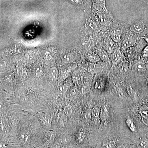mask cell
<instances>
[{
    "mask_svg": "<svg viewBox=\"0 0 148 148\" xmlns=\"http://www.w3.org/2000/svg\"><path fill=\"white\" fill-rule=\"evenodd\" d=\"M77 65L75 63L66 64L63 66L59 71L58 81V83L64 81L70 76V74L76 70Z\"/></svg>",
    "mask_w": 148,
    "mask_h": 148,
    "instance_id": "6da1fadb",
    "label": "cell"
},
{
    "mask_svg": "<svg viewBox=\"0 0 148 148\" xmlns=\"http://www.w3.org/2000/svg\"><path fill=\"white\" fill-rule=\"evenodd\" d=\"M111 55L112 66H116L121 62L123 58V54L119 47L116 48Z\"/></svg>",
    "mask_w": 148,
    "mask_h": 148,
    "instance_id": "7a4b0ae2",
    "label": "cell"
},
{
    "mask_svg": "<svg viewBox=\"0 0 148 148\" xmlns=\"http://www.w3.org/2000/svg\"><path fill=\"white\" fill-rule=\"evenodd\" d=\"M137 42V39L133 36H128L125 38L122 41L121 46L123 50H125L135 46Z\"/></svg>",
    "mask_w": 148,
    "mask_h": 148,
    "instance_id": "3957f363",
    "label": "cell"
},
{
    "mask_svg": "<svg viewBox=\"0 0 148 148\" xmlns=\"http://www.w3.org/2000/svg\"><path fill=\"white\" fill-rule=\"evenodd\" d=\"M145 27V25L143 21H139L132 24L130 27V30L132 33L140 34L144 32Z\"/></svg>",
    "mask_w": 148,
    "mask_h": 148,
    "instance_id": "277c9868",
    "label": "cell"
},
{
    "mask_svg": "<svg viewBox=\"0 0 148 148\" xmlns=\"http://www.w3.org/2000/svg\"><path fill=\"white\" fill-rule=\"evenodd\" d=\"M95 53H97L101 59L104 62L110 61L108 54L101 45H98L95 47Z\"/></svg>",
    "mask_w": 148,
    "mask_h": 148,
    "instance_id": "5b68a950",
    "label": "cell"
},
{
    "mask_svg": "<svg viewBox=\"0 0 148 148\" xmlns=\"http://www.w3.org/2000/svg\"><path fill=\"white\" fill-rule=\"evenodd\" d=\"M93 8L98 11L108 12L106 7V0H92Z\"/></svg>",
    "mask_w": 148,
    "mask_h": 148,
    "instance_id": "8992f818",
    "label": "cell"
},
{
    "mask_svg": "<svg viewBox=\"0 0 148 148\" xmlns=\"http://www.w3.org/2000/svg\"><path fill=\"white\" fill-rule=\"evenodd\" d=\"M147 69V67L145 63L138 62L133 64L131 70L133 73L137 74H142L145 73Z\"/></svg>",
    "mask_w": 148,
    "mask_h": 148,
    "instance_id": "52a82bcc",
    "label": "cell"
},
{
    "mask_svg": "<svg viewBox=\"0 0 148 148\" xmlns=\"http://www.w3.org/2000/svg\"><path fill=\"white\" fill-rule=\"evenodd\" d=\"M110 115V109L108 105H104L101 107L100 111V118L101 123L105 122L108 119Z\"/></svg>",
    "mask_w": 148,
    "mask_h": 148,
    "instance_id": "ba28073f",
    "label": "cell"
},
{
    "mask_svg": "<svg viewBox=\"0 0 148 148\" xmlns=\"http://www.w3.org/2000/svg\"><path fill=\"white\" fill-rule=\"evenodd\" d=\"M0 130L6 136H8L10 134V128L8 122L4 118L0 120Z\"/></svg>",
    "mask_w": 148,
    "mask_h": 148,
    "instance_id": "9c48e42d",
    "label": "cell"
},
{
    "mask_svg": "<svg viewBox=\"0 0 148 148\" xmlns=\"http://www.w3.org/2000/svg\"><path fill=\"white\" fill-rule=\"evenodd\" d=\"M105 45L106 51L110 54H112L116 48L115 46V42H114L110 38L106 39L105 40Z\"/></svg>",
    "mask_w": 148,
    "mask_h": 148,
    "instance_id": "30bf717a",
    "label": "cell"
},
{
    "mask_svg": "<svg viewBox=\"0 0 148 148\" xmlns=\"http://www.w3.org/2000/svg\"><path fill=\"white\" fill-rule=\"evenodd\" d=\"M18 140L22 145H27L31 142V135L28 132H21L18 136Z\"/></svg>",
    "mask_w": 148,
    "mask_h": 148,
    "instance_id": "8fae6325",
    "label": "cell"
},
{
    "mask_svg": "<svg viewBox=\"0 0 148 148\" xmlns=\"http://www.w3.org/2000/svg\"><path fill=\"white\" fill-rule=\"evenodd\" d=\"M74 60H75V57L73 53L66 52L62 55V62L65 64L74 63Z\"/></svg>",
    "mask_w": 148,
    "mask_h": 148,
    "instance_id": "7c38bea8",
    "label": "cell"
},
{
    "mask_svg": "<svg viewBox=\"0 0 148 148\" xmlns=\"http://www.w3.org/2000/svg\"><path fill=\"white\" fill-rule=\"evenodd\" d=\"M59 71L56 67H53L50 68L49 70V78L53 82L56 81L58 79Z\"/></svg>",
    "mask_w": 148,
    "mask_h": 148,
    "instance_id": "4fadbf2b",
    "label": "cell"
},
{
    "mask_svg": "<svg viewBox=\"0 0 148 148\" xmlns=\"http://www.w3.org/2000/svg\"><path fill=\"white\" fill-rule=\"evenodd\" d=\"M87 58L91 63L95 64L101 60L99 56L95 52H90L88 53Z\"/></svg>",
    "mask_w": 148,
    "mask_h": 148,
    "instance_id": "5bb4252c",
    "label": "cell"
},
{
    "mask_svg": "<svg viewBox=\"0 0 148 148\" xmlns=\"http://www.w3.org/2000/svg\"><path fill=\"white\" fill-rule=\"evenodd\" d=\"M68 117L64 113V112H61L59 113L57 117V121L58 123L61 125H64L66 124Z\"/></svg>",
    "mask_w": 148,
    "mask_h": 148,
    "instance_id": "9a60e30c",
    "label": "cell"
},
{
    "mask_svg": "<svg viewBox=\"0 0 148 148\" xmlns=\"http://www.w3.org/2000/svg\"><path fill=\"white\" fill-rule=\"evenodd\" d=\"M41 121L43 125L46 127H49L51 125V120L50 116L49 115H43L40 118Z\"/></svg>",
    "mask_w": 148,
    "mask_h": 148,
    "instance_id": "2e32d148",
    "label": "cell"
},
{
    "mask_svg": "<svg viewBox=\"0 0 148 148\" xmlns=\"http://www.w3.org/2000/svg\"><path fill=\"white\" fill-rule=\"evenodd\" d=\"M121 32L119 31H115L112 33L110 38L115 42H119L121 39Z\"/></svg>",
    "mask_w": 148,
    "mask_h": 148,
    "instance_id": "e0dca14e",
    "label": "cell"
},
{
    "mask_svg": "<svg viewBox=\"0 0 148 148\" xmlns=\"http://www.w3.org/2000/svg\"><path fill=\"white\" fill-rule=\"evenodd\" d=\"M64 112L68 117H71L74 115L75 110L73 107L70 105H66L64 107Z\"/></svg>",
    "mask_w": 148,
    "mask_h": 148,
    "instance_id": "ac0fdd59",
    "label": "cell"
},
{
    "mask_svg": "<svg viewBox=\"0 0 148 148\" xmlns=\"http://www.w3.org/2000/svg\"><path fill=\"white\" fill-rule=\"evenodd\" d=\"M72 78L74 83L77 84L81 79V75L78 70H75L72 73Z\"/></svg>",
    "mask_w": 148,
    "mask_h": 148,
    "instance_id": "d6986e66",
    "label": "cell"
},
{
    "mask_svg": "<svg viewBox=\"0 0 148 148\" xmlns=\"http://www.w3.org/2000/svg\"><path fill=\"white\" fill-rule=\"evenodd\" d=\"M86 136V135L84 131L83 130H80L77 132L76 135V140L78 143H82L85 139Z\"/></svg>",
    "mask_w": 148,
    "mask_h": 148,
    "instance_id": "ffe728a7",
    "label": "cell"
},
{
    "mask_svg": "<svg viewBox=\"0 0 148 148\" xmlns=\"http://www.w3.org/2000/svg\"><path fill=\"white\" fill-rule=\"evenodd\" d=\"M115 146V142L110 139L105 140L102 144V147L103 148H114Z\"/></svg>",
    "mask_w": 148,
    "mask_h": 148,
    "instance_id": "44dd1931",
    "label": "cell"
},
{
    "mask_svg": "<svg viewBox=\"0 0 148 148\" xmlns=\"http://www.w3.org/2000/svg\"><path fill=\"white\" fill-rule=\"evenodd\" d=\"M137 145L139 148H146L148 146V140L145 138H140L137 141Z\"/></svg>",
    "mask_w": 148,
    "mask_h": 148,
    "instance_id": "7402d4cb",
    "label": "cell"
},
{
    "mask_svg": "<svg viewBox=\"0 0 148 148\" xmlns=\"http://www.w3.org/2000/svg\"><path fill=\"white\" fill-rule=\"evenodd\" d=\"M139 112L141 116L145 119H148V107L147 106H141Z\"/></svg>",
    "mask_w": 148,
    "mask_h": 148,
    "instance_id": "603a6c76",
    "label": "cell"
},
{
    "mask_svg": "<svg viewBox=\"0 0 148 148\" xmlns=\"http://www.w3.org/2000/svg\"><path fill=\"white\" fill-rule=\"evenodd\" d=\"M69 87H70V85L66 84L58 86L56 90L58 94H64L68 91Z\"/></svg>",
    "mask_w": 148,
    "mask_h": 148,
    "instance_id": "cb8c5ba5",
    "label": "cell"
},
{
    "mask_svg": "<svg viewBox=\"0 0 148 148\" xmlns=\"http://www.w3.org/2000/svg\"><path fill=\"white\" fill-rule=\"evenodd\" d=\"M125 51V55L128 58H132L136 56V51L133 47L127 49Z\"/></svg>",
    "mask_w": 148,
    "mask_h": 148,
    "instance_id": "d4e9b609",
    "label": "cell"
},
{
    "mask_svg": "<svg viewBox=\"0 0 148 148\" xmlns=\"http://www.w3.org/2000/svg\"><path fill=\"white\" fill-rule=\"evenodd\" d=\"M101 109L97 106H95L92 110V119H96L100 118Z\"/></svg>",
    "mask_w": 148,
    "mask_h": 148,
    "instance_id": "484cf974",
    "label": "cell"
},
{
    "mask_svg": "<svg viewBox=\"0 0 148 148\" xmlns=\"http://www.w3.org/2000/svg\"><path fill=\"white\" fill-rule=\"evenodd\" d=\"M84 45L87 51H89L94 45H95L94 42L92 40L88 39L84 41Z\"/></svg>",
    "mask_w": 148,
    "mask_h": 148,
    "instance_id": "4316f807",
    "label": "cell"
},
{
    "mask_svg": "<svg viewBox=\"0 0 148 148\" xmlns=\"http://www.w3.org/2000/svg\"><path fill=\"white\" fill-rule=\"evenodd\" d=\"M126 123L130 130L132 132H135V130H136V127H135V124H134V122L132 121V119L129 117H128L127 119H126Z\"/></svg>",
    "mask_w": 148,
    "mask_h": 148,
    "instance_id": "83f0119b",
    "label": "cell"
},
{
    "mask_svg": "<svg viewBox=\"0 0 148 148\" xmlns=\"http://www.w3.org/2000/svg\"><path fill=\"white\" fill-rule=\"evenodd\" d=\"M84 118L86 121H88L92 119V110H87L84 114Z\"/></svg>",
    "mask_w": 148,
    "mask_h": 148,
    "instance_id": "f1b7e54d",
    "label": "cell"
},
{
    "mask_svg": "<svg viewBox=\"0 0 148 148\" xmlns=\"http://www.w3.org/2000/svg\"><path fill=\"white\" fill-rule=\"evenodd\" d=\"M8 66V62L5 60L0 61V72L5 71Z\"/></svg>",
    "mask_w": 148,
    "mask_h": 148,
    "instance_id": "f546056e",
    "label": "cell"
},
{
    "mask_svg": "<svg viewBox=\"0 0 148 148\" xmlns=\"http://www.w3.org/2000/svg\"><path fill=\"white\" fill-rule=\"evenodd\" d=\"M6 105L4 101L0 100V114L3 113L6 109Z\"/></svg>",
    "mask_w": 148,
    "mask_h": 148,
    "instance_id": "4dcf8cb0",
    "label": "cell"
},
{
    "mask_svg": "<svg viewBox=\"0 0 148 148\" xmlns=\"http://www.w3.org/2000/svg\"><path fill=\"white\" fill-rule=\"evenodd\" d=\"M0 148H12L10 144L3 140H0Z\"/></svg>",
    "mask_w": 148,
    "mask_h": 148,
    "instance_id": "1f68e13d",
    "label": "cell"
},
{
    "mask_svg": "<svg viewBox=\"0 0 148 148\" xmlns=\"http://www.w3.org/2000/svg\"><path fill=\"white\" fill-rule=\"evenodd\" d=\"M69 1L72 3L77 5H82L85 3V0H69Z\"/></svg>",
    "mask_w": 148,
    "mask_h": 148,
    "instance_id": "d6a6232c",
    "label": "cell"
},
{
    "mask_svg": "<svg viewBox=\"0 0 148 148\" xmlns=\"http://www.w3.org/2000/svg\"><path fill=\"white\" fill-rule=\"evenodd\" d=\"M43 56L47 60H49L52 58V55L49 51L47 50L44 52Z\"/></svg>",
    "mask_w": 148,
    "mask_h": 148,
    "instance_id": "836d02e7",
    "label": "cell"
},
{
    "mask_svg": "<svg viewBox=\"0 0 148 148\" xmlns=\"http://www.w3.org/2000/svg\"><path fill=\"white\" fill-rule=\"evenodd\" d=\"M142 56L145 58H148V46L144 48L142 53Z\"/></svg>",
    "mask_w": 148,
    "mask_h": 148,
    "instance_id": "e575fe53",
    "label": "cell"
},
{
    "mask_svg": "<svg viewBox=\"0 0 148 148\" xmlns=\"http://www.w3.org/2000/svg\"><path fill=\"white\" fill-rule=\"evenodd\" d=\"M78 92L76 88H73L70 92V95L72 97H74V96H76L78 93Z\"/></svg>",
    "mask_w": 148,
    "mask_h": 148,
    "instance_id": "d590c367",
    "label": "cell"
},
{
    "mask_svg": "<svg viewBox=\"0 0 148 148\" xmlns=\"http://www.w3.org/2000/svg\"><path fill=\"white\" fill-rule=\"evenodd\" d=\"M87 88L86 87V86H82L80 88V92L81 94H84L87 92Z\"/></svg>",
    "mask_w": 148,
    "mask_h": 148,
    "instance_id": "8d00e7d4",
    "label": "cell"
},
{
    "mask_svg": "<svg viewBox=\"0 0 148 148\" xmlns=\"http://www.w3.org/2000/svg\"><path fill=\"white\" fill-rule=\"evenodd\" d=\"M143 38H144V39L145 40L148 44V35H147V36H145V37H143Z\"/></svg>",
    "mask_w": 148,
    "mask_h": 148,
    "instance_id": "74e56055",
    "label": "cell"
},
{
    "mask_svg": "<svg viewBox=\"0 0 148 148\" xmlns=\"http://www.w3.org/2000/svg\"><path fill=\"white\" fill-rule=\"evenodd\" d=\"M116 148H126V147L124 145H121L118 146Z\"/></svg>",
    "mask_w": 148,
    "mask_h": 148,
    "instance_id": "f35d334b",
    "label": "cell"
},
{
    "mask_svg": "<svg viewBox=\"0 0 148 148\" xmlns=\"http://www.w3.org/2000/svg\"><path fill=\"white\" fill-rule=\"evenodd\" d=\"M147 82V86L148 87V78L147 79V82Z\"/></svg>",
    "mask_w": 148,
    "mask_h": 148,
    "instance_id": "ab89813d",
    "label": "cell"
},
{
    "mask_svg": "<svg viewBox=\"0 0 148 148\" xmlns=\"http://www.w3.org/2000/svg\"><path fill=\"white\" fill-rule=\"evenodd\" d=\"M95 148L89 147V148Z\"/></svg>",
    "mask_w": 148,
    "mask_h": 148,
    "instance_id": "60d3db41",
    "label": "cell"
}]
</instances>
